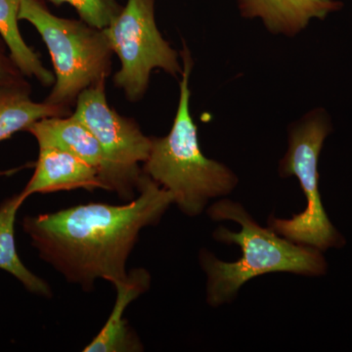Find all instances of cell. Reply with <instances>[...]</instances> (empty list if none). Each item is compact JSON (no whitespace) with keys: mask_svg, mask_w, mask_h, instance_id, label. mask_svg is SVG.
Returning a JSON list of instances; mask_svg holds the SVG:
<instances>
[{"mask_svg":"<svg viewBox=\"0 0 352 352\" xmlns=\"http://www.w3.org/2000/svg\"><path fill=\"white\" fill-rule=\"evenodd\" d=\"M139 196L126 205L90 203L28 217L25 232L39 256L72 283L89 289L98 279H126V263L145 227L160 221L173 204L168 190L143 173Z\"/></svg>","mask_w":352,"mask_h":352,"instance_id":"1","label":"cell"},{"mask_svg":"<svg viewBox=\"0 0 352 352\" xmlns=\"http://www.w3.org/2000/svg\"><path fill=\"white\" fill-rule=\"evenodd\" d=\"M210 219L232 220L241 226L234 233L220 226L214 238L226 244L240 245L242 256L233 263L220 261L212 252H200V264L208 277L207 300L212 307L230 302L243 285L268 273L287 272L308 277L327 274L329 266L323 252L316 248L296 244L273 231L259 226L243 205L223 199L208 208Z\"/></svg>","mask_w":352,"mask_h":352,"instance_id":"2","label":"cell"},{"mask_svg":"<svg viewBox=\"0 0 352 352\" xmlns=\"http://www.w3.org/2000/svg\"><path fill=\"white\" fill-rule=\"evenodd\" d=\"M182 57L179 102L173 126L168 135L152 138L151 151L142 170L170 192L183 214L198 217L208 201L230 194L238 178L230 168L201 152L198 129L190 112L193 61L185 43Z\"/></svg>","mask_w":352,"mask_h":352,"instance_id":"3","label":"cell"},{"mask_svg":"<svg viewBox=\"0 0 352 352\" xmlns=\"http://www.w3.org/2000/svg\"><path fill=\"white\" fill-rule=\"evenodd\" d=\"M19 19L36 28L50 51L55 82L44 101L71 108L87 88L106 83L113 52L104 30L58 17L38 0H22Z\"/></svg>","mask_w":352,"mask_h":352,"instance_id":"4","label":"cell"},{"mask_svg":"<svg viewBox=\"0 0 352 352\" xmlns=\"http://www.w3.org/2000/svg\"><path fill=\"white\" fill-rule=\"evenodd\" d=\"M330 132V124L321 113H309L289 129L288 150L280 162L279 173L282 177L298 178L307 208L291 219L270 217L268 221L282 237L322 252L340 249L346 243L329 219L319 191V156Z\"/></svg>","mask_w":352,"mask_h":352,"instance_id":"5","label":"cell"},{"mask_svg":"<svg viewBox=\"0 0 352 352\" xmlns=\"http://www.w3.org/2000/svg\"><path fill=\"white\" fill-rule=\"evenodd\" d=\"M104 32L120 61L113 83L124 90L129 101L144 96L155 69L173 76L182 73L178 53L157 29L155 0H127Z\"/></svg>","mask_w":352,"mask_h":352,"instance_id":"6","label":"cell"},{"mask_svg":"<svg viewBox=\"0 0 352 352\" xmlns=\"http://www.w3.org/2000/svg\"><path fill=\"white\" fill-rule=\"evenodd\" d=\"M76 104L72 115L94 134L107 160V191L133 200L142 175L139 164L149 157L152 138L141 131L135 120L122 117L109 105L105 83L87 88Z\"/></svg>","mask_w":352,"mask_h":352,"instance_id":"7","label":"cell"},{"mask_svg":"<svg viewBox=\"0 0 352 352\" xmlns=\"http://www.w3.org/2000/svg\"><path fill=\"white\" fill-rule=\"evenodd\" d=\"M38 157L31 179L21 196L75 189L105 190L99 171L71 153L51 146H38Z\"/></svg>","mask_w":352,"mask_h":352,"instance_id":"8","label":"cell"},{"mask_svg":"<svg viewBox=\"0 0 352 352\" xmlns=\"http://www.w3.org/2000/svg\"><path fill=\"white\" fill-rule=\"evenodd\" d=\"M342 6L338 0H239L243 17L259 18L272 34L288 36L302 32L310 20L324 19Z\"/></svg>","mask_w":352,"mask_h":352,"instance_id":"9","label":"cell"},{"mask_svg":"<svg viewBox=\"0 0 352 352\" xmlns=\"http://www.w3.org/2000/svg\"><path fill=\"white\" fill-rule=\"evenodd\" d=\"M28 132L36 138L38 146H51L71 153L99 171L107 190V160L98 140L73 115L45 118L34 122Z\"/></svg>","mask_w":352,"mask_h":352,"instance_id":"10","label":"cell"},{"mask_svg":"<svg viewBox=\"0 0 352 352\" xmlns=\"http://www.w3.org/2000/svg\"><path fill=\"white\" fill-rule=\"evenodd\" d=\"M151 277L147 270L139 268L129 272L126 279L113 285L117 300L112 314L98 335L85 347V352H127L142 351L139 340L131 333L124 312L127 307L149 289Z\"/></svg>","mask_w":352,"mask_h":352,"instance_id":"11","label":"cell"},{"mask_svg":"<svg viewBox=\"0 0 352 352\" xmlns=\"http://www.w3.org/2000/svg\"><path fill=\"white\" fill-rule=\"evenodd\" d=\"M69 112V107L32 100L24 82L0 87V142L16 132L27 131L38 120L67 117Z\"/></svg>","mask_w":352,"mask_h":352,"instance_id":"12","label":"cell"},{"mask_svg":"<svg viewBox=\"0 0 352 352\" xmlns=\"http://www.w3.org/2000/svg\"><path fill=\"white\" fill-rule=\"evenodd\" d=\"M25 201L19 193L0 205V270L15 277L30 293L47 298L51 296L50 287L25 267L16 249V217Z\"/></svg>","mask_w":352,"mask_h":352,"instance_id":"13","label":"cell"},{"mask_svg":"<svg viewBox=\"0 0 352 352\" xmlns=\"http://www.w3.org/2000/svg\"><path fill=\"white\" fill-rule=\"evenodd\" d=\"M21 3L22 0H0V38L22 75L36 78L44 87H51L55 82L54 74L43 66L38 53L21 34L18 25Z\"/></svg>","mask_w":352,"mask_h":352,"instance_id":"14","label":"cell"},{"mask_svg":"<svg viewBox=\"0 0 352 352\" xmlns=\"http://www.w3.org/2000/svg\"><path fill=\"white\" fill-rule=\"evenodd\" d=\"M56 6L69 4L80 20L96 29L104 30L122 10L117 0H50Z\"/></svg>","mask_w":352,"mask_h":352,"instance_id":"15","label":"cell"},{"mask_svg":"<svg viewBox=\"0 0 352 352\" xmlns=\"http://www.w3.org/2000/svg\"><path fill=\"white\" fill-rule=\"evenodd\" d=\"M22 73L11 57H7L0 46V87L23 82Z\"/></svg>","mask_w":352,"mask_h":352,"instance_id":"16","label":"cell"},{"mask_svg":"<svg viewBox=\"0 0 352 352\" xmlns=\"http://www.w3.org/2000/svg\"><path fill=\"white\" fill-rule=\"evenodd\" d=\"M21 168H13V170L0 171V177H1V176L12 175H14V173H17V171H19Z\"/></svg>","mask_w":352,"mask_h":352,"instance_id":"17","label":"cell"}]
</instances>
